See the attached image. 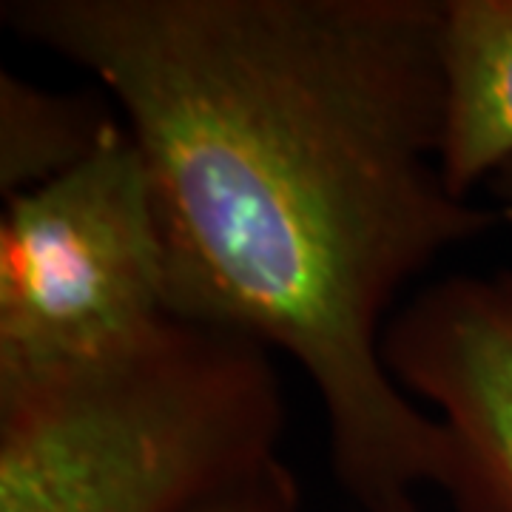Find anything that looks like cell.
<instances>
[{"mask_svg": "<svg viewBox=\"0 0 512 512\" xmlns=\"http://www.w3.org/2000/svg\"><path fill=\"white\" fill-rule=\"evenodd\" d=\"M86 72L146 165L171 313L288 356L359 512H421L447 439L384 330L441 256L493 234L441 165L444 0H3Z\"/></svg>", "mask_w": 512, "mask_h": 512, "instance_id": "1", "label": "cell"}, {"mask_svg": "<svg viewBox=\"0 0 512 512\" xmlns=\"http://www.w3.org/2000/svg\"><path fill=\"white\" fill-rule=\"evenodd\" d=\"M276 356L168 313L86 356L0 370V512H194L279 456Z\"/></svg>", "mask_w": 512, "mask_h": 512, "instance_id": "2", "label": "cell"}, {"mask_svg": "<svg viewBox=\"0 0 512 512\" xmlns=\"http://www.w3.org/2000/svg\"><path fill=\"white\" fill-rule=\"evenodd\" d=\"M168 313L163 234L126 126L60 180L3 200L0 370L86 356Z\"/></svg>", "mask_w": 512, "mask_h": 512, "instance_id": "3", "label": "cell"}, {"mask_svg": "<svg viewBox=\"0 0 512 512\" xmlns=\"http://www.w3.org/2000/svg\"><path fill=\"white\" fill-rule=\"evenodd\" d=\"M387 373L439 421L456 512H512V268L439 276L384 330Z\"/></svg>", "mask_w": 512, "mask_h": 512, "instance_id": "4", "label": "cell"}, {"mask_svg": "<svg viewBox=\"0 0 512 512\" xmlns=\"http://www.w3.org/2000/svg\"><path fill=\"white\" fill-rule=\"evenodd\" d=\"M512 160V0H444L447 183L476 200Z\"/></svg>", "mask_w": 512, "mask_h": 512, "instance_id": "5", "label": "cell"}, {"mask_svg": "<svg viewBox=\"0 0 512 512\" xmlns=\"http://www.w3.org/2000/svg\"><path fill=\"white\" fill-rule=\"evenodd\" d=\"M123 128L106 94L55 92L0 72V197L55 183L94 157Z\"/></svg>", "mask_w": 512, "mask_h": 512, "instance_id": "6", "label": "cell"}, {"mask_svg": "<svg viewBox=\"0 0 512 512\" xmlns=\"http://www.w3.org/2000/svg\"><path fill=\"white\" fill-rule=\"evenodd\" d=\"M194 512H302V493L291 467L276 458Z\"/></svg>", "mask_w": 512, "mask_h": 512, "instance_id": "7", "label": "cell"}, {"mask_svg": "<svg viewBox=\"0 0 512 512\" xmlns=\"http://www.w3.org/2000/svg\"><path fill=\"white\" fill-rule=\"evenodd\" d=\"M484 191L493 197V205L504 211V217H512V160H507L495 171Z\"/></svg>", "mask_w": 512, "mask_h": 512, "instance_id": "8", "label": "cell"}]
</instances>
